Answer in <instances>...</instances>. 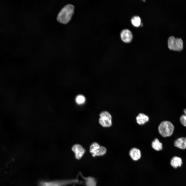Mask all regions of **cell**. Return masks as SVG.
Here are the masks:
<instances>
[{"label":"cell","instance_id":"cell-16","mask_svg":"<svg viewBox=\"0 0 186 186\" xmlns=\"http://www.w3.org/2000/svg\"><path fill=\"white\" fill-rule=\"evenodd\" d=\"M76 103L78 105H81L84 103L85 101L86 98L84 96L79 95L76 96L75 99Z\"/></svg>","mask_w":186,"mask_h":186},{"label":"cell","instance_id":"cell-4","mask_svg":"<svg viewBox=\"0 0 186 186\" xmlns=\"http://www.w3.org/2000/svg\"><path fill=\"white\" fill-rule=\"evenodd\" d=\"M183 41L181 38H175L173 36H171L168 39V46L171 50L181 51L183 48Z\"/></svg>","mask_w":186,"mask_h":186},{"label":"cell","instance_id":"cell-6","mask_svg":"<svg viewBox=\"0 0 186 186\" xmlns=\"http://www.w3.org/2000/svg\"><path fill=\"white\" fill-rule=\"evenodd\" d=\"M72 150L75 153V158L78 160L81 158L85 152L84 149L81 145L78 144L73 146Z\"/></svg>","mask_w":186,"mask_h":186},{"label":"cell","instance_id":"cell-10","mask_svg":"<svg viewBox=\"0 0 186 186\" xmlns=\"http://www.w3.org/2000/svg\"><path fill=\"white\" fill-rule=\"evenodd\" d=\"M182 164L181 159L177 156L173 157L171 160L170 164L173 168H176L178 167H181Z\"/></svg>","mask_w":186,"mask_h":186},{"label":"cell","instance_id":"cell-9","mask_svg":"<svg viewBox=\"0 0 186 186\" xmlns=\"http://www.w3.org/2000/svg\"><path fill=\"white\" fill-rule=\"evenodd\" d=\"M175 146L181 149H186V138L181 137L177 139L174 142Z\"/></svg>","mask_w":186,"mask_h":186},{"label":"cell","instance_id":"cell-13","mask_svg":"<svg viewBox=\"0 0 186 186\" xmlns=\"http://www.w3.org/2000/svg\"><path fill=\"white\" fill-rule=\"evenodd\" d=\"M84 179L86 186H96L97 182L95 178L89 177Z\"/></svg>","mask_w":186,"mask_h":186},{"label":"cell","instance_id":"cell-18","mask_svg":"<svg viewBox=\"0 0 186 186\" xmlns=\"http://www.w3.org/2000/svg\"><path fill=\"white\" fill-rule=\"evenodd\" d=\"M184 114L182 115L180 117V121L181 124L184 126L186 127V109L184 111Z\"/></svg>","mask_w":186,"mask_h":186},{"label":"cell","instance_id":"cell-7","mask_svg":"<svg viewBox=\"0 0 186 186\" xmlns=\"http://www.w3.org/2000/svg\"><path fill=\"white\" fill-rule=\"evenodd\" d=\"M120 36L122 41L126 43L131 42L133 38L131 32L130 30L127 29H124L121 31Z\"/></svg>","mask_w":186,"mask_h":186},{"label":"cell","instance_id":"cell-8","mask_svg":"<svg viewBox=\"0 0 186 186\" xmlns=\"http://www.w3.org/2000/svg\"><path fill=\"white\" fill-rule=\"evenodd\" d=\"M129 155L132 159L134 161H137L140 159L141 157V154L140 150L136 148H133L130 150Z\"/></svg>","mask_w":186,"mask_h":186},{"label":"cell","instance_id":"cell-11","mask_svg":"<svg viewBox=\"0 0 186 186\" xmlns=\"http://www.w3.org/2000/svg\"><path fill=\"white\" fill-rule=\"evenodd\" d=\"M136 120L137 123L141 125L148 122L149 120V118L147 115L144 114L140 113L136 117Z\"/></svg>","mask_w":186,"mask_h":186},{"label":"cell","instance_id":"cell-5","mask_svg":"<svg viewBox=\"0 0 186 186\" xmlns=\"http://www.w3.org/2000/svg\"><path fill=\"white\" fill-rule=\"evenodd\" d=\"M99 123L104 127H109L111 126L112 117L110 113L106 111L101 112L100 114Z\"/></svg>","mask_w":186,"mask_h":186},{"label":"cell","instance_id":"cell-3","mask_svg":"<svg viewBox=\"0 0 186 186\" xmlns=\"http://www.w3.org/2000/svg\"><path fill=\"white\" fill-rule=\"evenodd\" d=\"M78 182V180L75 179L50 181H41L39 182L38 186H65Z\"/></svg>","mask_w":186,"mask_h":186},{"label":"cell","instance_id":"cell-17","mask_svg":"<svg viewBox=\"0 0 186 186\" xmlns=\"http://www.w3.org/2000/svg\"><path fill=\"white\" fill-rule=\"evenodd\" d=\"M100 146L96 142L93 143L90 145V152L92 154L96 151L99 149Z\"/></svg>","mask_w":186,"mask_h":186},{"label":"cell","instance_id":"cell-12","mask_svg":"<svg viewBox=\"0 0 186 186\" xmlns=\"http://www.w3.org/2000/svg\"><path fill=\"white\" fill-rule=\"evenodd\" d=\"M151 145L153 149L157 151H160L162 148V144L157 138L155 139L152 142Z\"/></svg>","mask_w":186,"mask_h":186},{"label":"cell","instance_id":"cell-14","mask_svg":"<svg viewBox=\"0 0 186 186\" xmlns=\"http://www.w3.org/2000/svg\"><path fill=\"white\" fill-rule=\"evenodd\" d=\"M106 152V148L103 146H101L99 149L92 153V155L94 157L102 156L105 154Z\"/></svg>","mask_w":186,"mask_h":186},{"label":"cell","instance_id":"cell-1","mask_svg":"<svg viewBox=\"0 0 186 186\" xmlns=\"http://www.w3.org/2000/svg\"><path fill=\"white\" fill-rule=\"evenodd\" d=\"M74 7L71 4L64 6L58 14L57 20L60 23L66 24L71 20L74 13Z\"/></svg>","mask_w":186,"mask_h":186},{"label":"cell","instance_id":"cell-2","mask_svg":"<svg viewBox=\"0 0 186 186\" xmlns=\"http://www.w3.org/2000/svg\"><path fill=\"white\" fill-rule=\"evenodd\" d=\"M158 130L160 134L163 137H166L171 136L173 134L174 127L170 122L166 121L162 122L159 124Z\"/></svg>","mask_w":186,"mask_h":186},{"label":"cell","instance_id":"cell-15","mask_svg":"<svg viewBox=\"0 0 186 186\" xmlns=\"http://www.w3.org/2000/svg\"><path fill=\"white\" fill-rule=\"evenodd\" d=\"M131 21L133 25L136 27H138L141 25V19L138 16L133 17L132 18Z\"/></svg>","mask_w":186,"mask_h":186}]
</instances>
